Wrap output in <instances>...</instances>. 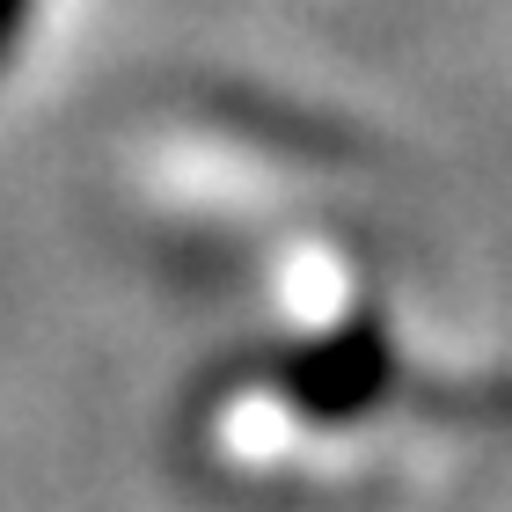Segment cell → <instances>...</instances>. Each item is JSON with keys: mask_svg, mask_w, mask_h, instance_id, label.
Segmentation results:
<instances>
[{"mask_svg": "<svg viewBox=\"0 0 512 512\" xmlns=\"http://www.w3.org/2000/svg\"><path fill=\"white\" fill-rule=\"evenodd\" d=\"M15 22H22V0H0V44L15 37Z\"/></svg>", "mask_w": 512, "mask_h": 512, "instance_id": "cell-2", "label": "cell"}, {"mask_svg": "<svg viewBox=\"0 0 512 512\" xmlns=\"http://www.w3.org/2000/svg\"><path fill=\"white\" fill-rule=\"evenodd\" d=\"M388 381H395V366H388V344L374 330H344L322 352L293 359V374H286L293 403L315 417H366L388 395Z\"/></svg>", "mask_w": 512, "mask_h": 512, "instance_id": "cell-1", "label": "cell"}]
</instances>
